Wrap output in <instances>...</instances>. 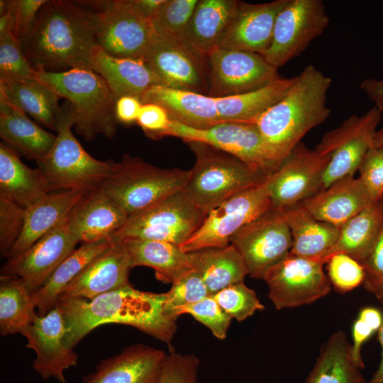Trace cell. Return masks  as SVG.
I'll return each instance as SVG.
<instances>
[{"instance_id":"1","label":"cell","mask_w":383,"mask_h":383,"mask_svg":"<svg viewBox=\"0 0 383 383\" xmlns=\"http://www.w3.org/2000/svg\"><path fill=\"white\" fill-rule=\"evenodd\" d=\"M165 293L143 292L131 284L92 299H60L67 329L66 343L74 348L89 332L108 323L133 326L167 343L177 330V318L165 312Z\"/></svg>"},{"instance_id":"2","label":"cell","mask_w":383,"mask_h":383,"mask_svg":"<svg viewBox=\"0 0 383 383\" xmlns=\"http://www.w3.org/2000/svg\"><path fill=\"white\" fill-rule=\"evenodd\" d=\"M96 45L95 12L79 3L47 0L22 48L35 70L62 72L89 69Z\"/></svg>"},{"instance_id":"3","label":"cell","mask_w":383,"mask_h":383,"mask_svg":"<svg viewBox=\"0 0 383 383\" xmlns=\"http://www.w3.org/2000/svg\"><path fill=\"white\" fill-rule=\"evenodd\" d=\"M331 83L330 77L309 65L294 77L284 96L252 122L281 162L329 117L326 96Z\"/></svg>"},{"instance_id":"4","label":"cell","mask_w":383,"mask_h":383,"mask_svg":"<svg viewBox=\"0 0 383 383\" xmlns=\"http://www.w3.org/2000/svg\"><path fill=\"white\" fill-rule=\"evenodd\" d=\"M37 79L69 101L76 133L86 141L99 134L114 137L116 98L106 81L90 69L73 68L62 72L38 70Z\"/></svg>"},{"instance_id":"5","label":"cell","mask_w":383,"mask_h":383,"mask_svg":"<svg viewBox=\"0 0 383 383\" xmlns=\"http://www.w3.org/2000/svg\"><path fill=\"white\" fill-rule=\"evenodd\" d=\"M69 101L61 106L55 141L48 155L36 161L54 190L87 194L99 190L111 175L113 160H99L90 155L74 137Z\"/></svg>"},{"instance_id":"6","label":"cell","mask_w":383,"mask_h":383,"mask_svg":"<svg viewBox=\"0 0 383 383\" xmlns=\"http://www.w3.org/2000/svg\"><path fill=\"white\" fill-rule=\"evenodd\" d=\"M187 143L194 152L196 161L183 190L206 214L224 199L262 183L269 177L209 145Z\"/></svg>"},{"instance_id":"7","label":"cell","mask_w":383,"mask_h":383,"mask_svg":"<svg viewBox=\"0 0 383 383\" xmlns=\"http://www.w3.org/2000/svg\"><path fill=\"white\" fill-rule=\"evenodd\" d=\"M190 170L162 169L125 154L101 189L129 217L187 184Z\"/></svg>"},{"instance_id":"8","label":"cell","mask_w":383,"mask_h":383,"mask_svg":"<svg viewBox=\"0 0 383 383\" xmlns=\"http://www.w3.org/2000/svg\"><path fill=\"white\" fill-rule=\"evenodd\" d=\"M267 179L211 208L198 229L179 245L180 249L190 252L228 245L238 231L272 209Z\"/></svg>"},{"instance_id":"9","label":"cell","mask_w":383,"mask_h":383,"mask_svg":"<svg viewBox=\"0 0 383 383\" xmlns=\"http://www.w3.org/2000/svg\"><path fill=\"white\" fill-rule=\"evenodd\" d=\"M206 215L181 189L130 216L112 238L155 240L179 246L198 229Z\"/></svg>"},{"instance_id":"10","label":"cell","mask_w":383,"mask_h":383,"mask_svg":"<svg viewBox=\"0 0 383 383\" xmlns=\"http://www.w3.org/2000/svg\"><path fill=\"white\" fill-rule=\"evenodd\" d=\"M165 136L209 145L267 176L274 173L282 163L252 123L226 122L208 129H196L171 120Z\"/></svg>"},{"instance_id":"11","label":"cell","mask_w":383,"mask_h":383,"mask_svg":"<svg viewBox=\"0 0 383 383\" xmlns=\"http://www.w3.org/2000/svg\"><path fill=\"white\" fill-rule=\"evenodd\" d=\"M321 0H288L275 20L271 43L263 57L278 69L299 56L328 27Z\"/></svg>"},{"instance_id":"12","label":"cell","mask_w":383,"mask_h":383,"mask_svg":"<svg viewBox=\"0 0 383 383\" xmlns=\"http://www.w3.org/2000/svg\"><path fill=\"white\" fill-rule=\"evenodd\" d=\"M382 116L374 106L362 116H350L323 136L314 148L320 153L331 155L323 179V190L337 180L354 177L365 154L374 145Z\"/></svg>"},{"instance_id":"13","label":"cell","mask_w":383,"mask_h":383,"mask_svg":"<svg viewBox=\"0 0 383 383\" xmlns=\"http://www.w3.org/2000/svg\"><path fill=\"white\" fill-rule=\"evenodd\" d=\"M331 159L300 142L267 179L272 208L282 211L301 204L323 190V179Z\"/></svg>"},{"instance_id":"14","label":"cell","mask_w":383,"mask_h":383,"mask_svg":"<svg viewBox=\"0 0 383 383\" xmlns=\"http://www.w3.org/2000/svg\"><path fill=\"white\" fill-rule=\"evenodd\" d=\"M82 2L97 9L99 46L117 57L144 60L155 33L150 21L140 16L128 0Z\"/></svg>"},{"instance_id":"15","label":"cell","mask_w":383,"mask_h":383,"mask_svg":"<svg viewBox=\"0 0 383 383\" xmlns=\"http://www.w3.org/2000/svg\"><path fill=\"white\" fill-rule=\"evenodd\" d=\"M324 265L321 260L289 252L270 267L262 279L274 307L279 310L308 305L328 294L332 286Z\"/></svg>"},{"instance_id":"16","label":"cell","mask_w":383,"mask_h":383,"mask_svg":"<svg viewBox=\"0 0 383 383\" xmlns=\"http://www.w3.org/2000/svg\"><path fill=\"white\" fill-rule=\"evenodd\" d=\"M207 60L208 95L213 98L255 91L280 77L278 69L255 52L216 48L207 55Z\"/></svg>"},{"instance_id":"17","label":"cell","mask_w":383,"mask_h":383,"mask_svg":"<svg viewBox=\"0 0 383 383\" xmlns=\"http://www.w3.org/2000/svg\"><path fill=\"white\" fill-rule=\"evenodd\" d=\"M248 274L263 279L265 272L290 252L292 238L282 213L272 208L244 226L231 239Z\"/></svg>"},{"instance_id":"18","label":"cell","mask_w":383,"mask_h":383,"mask_svg":"<svg viewBox=\"0 0 383 383\" xmlns=\"http://www.w3.org/2000/svg\"><path fill=\"white\" fill-rule=\"evenodd\" d=\"M144 60L162 86L208 95L207 57L196 53L184 42L155 35Z\"/></svg>"},{"instance_id":"19","label":"cell","mask_w":383,"mask_h":383,"mask_svg":"<svg viewBox=\"0 0 383 383\" xmlns=\"http://www.w3.org/2000/svg\"><path fill=\"white\" fill-rule=\"evenodd\" d=\"M67 333L58 305L44 316L36 314L20 332L28 340L26 347L35 353L33 369L44 380L54 377L60 383H67L65 371L77 365L78 355L67 345Z\"/></svg>"},{"instance_id":"20","label":"cell","mask_w":383,"mask_h":383,"mask_svg":"<svg viewBox=\"0 0 383 383\" xmlns=\"http://www.w3.org/2000/svg\"><path fill=\"white\" fill-rule=\"evenodd\" d=\"M79 243L70 228L67 216L23 253L6 260L1 269V276L20 277L32 292L36 291Z\"/></svg>"},{"instance_id":"21","label":"cell","mask_w":383,"mask_h":383,"mask_svg":"<svg viewBox=\"0 0 383 383\" xmlns=\"http://www.w3.org/2000/svg\"><path fill=\"white\" fill-rule=\"evenodd\" d=\"M288 0L251 4L238 1L218 48L264 55L269 48L277 15Z\"/></svg>"},{"instance_id":"22","label":"cell","mask_w":383,"mask_h":383,"mask_svg":"<svg viewBox=\"0 0 383 383\" xmlns=\"http://www.w3.org/2000/svg\"><path fill=\"white\" fill-rule=\"evenodd\" d=\"M129 256L120 240L96 256L60 294L59 299L90 300L104 293L131 284Z\"/></svg>"},{"instance_id":"23","label":"cell","mask_w":383,"mask_h":383,"mask_svg":"<svg viewBox=\"0 0 383 383\" xmlns=\"http://www.w3.org/2000/svg\"><path fill=\"white\" fill-rule=\"evenodd\" d=\"M167 353L136 344L102 360L82 383H157Z\"/></svg>"},{"instance_id":"24","label":"cell","mask_w":383,"mask_h":383,"mask_svg":"<svg viewBox=\"0 0 383 383\" xmlns=\"http://www.w3.org/2000/svg\"><path fill=\"white\" fill-rule=\"evenodd\" d=\"M128 215L101 189L84 194L68 215L71 231L79 243L112 238Z\"/></svg>"},{"instance_id":"25","label":"cell","mask_w":383,"mask_h":383,"mask_svg":"<svg viewBox=\"0 0 383 383\" xmlns=\"http://www.w3.org/2000/svg\"><path fill=\"white\" fill-rule=\"evenodd\" d=\"M372 203L360 179L347 177L301 204L317 220L340 228Z\"/></svg>"},{"instance_id":"26","label":"cell","mask_w":383,"mask_h":383,"mask_svg":"<svg viewBox=\"0 0 383 383\" xmlns=\"http://www.w3.org/2000/svg\"><path fill=\"white\" fill-rule=\"evenodd\" d=\"M140 101L162 106L171 120L192 128L208 129L221 123L216 98L206 94L154 85L143 93Z\"/></svg>"},{"instance_id":"27","label":"cell","mask_w":383,"mask_h":383,"mask_svg":"<svg viewBox=\"0 0 383 383\" xmlns=\"http://www.w3.org/2000/svg\"><path fill=\"white\" fill-rule=\"evenodd\" d=\"M89 69L106 81L116 99L126 95L135 96L140 99L148 88L162 85L144 60L117 57L98 45L91 54Z\"/></svg>"},{"instance_id":"28","label":"cell","mask_w":383,"mask_h":383,"mask_svg":"<svg viewBox=\"0 0 383 383\" xmlns=\"http://www.w3.org/2000/svg\"><path fill=\"white\" fill-rule=\"evenodd\" d=\"M84 194L76 191L50 193L26 209L23 231L6 258L18 256L58 226Z\"/></svg>"},{"instance_id":"29","label":"cell","mask_w":383,"mask_h":383,"mask_svg":"<svg viewBox=\"0 0 383 383\" xmlns=\"http://www.w3.org/2000/svg\"><path fill=\"white\" fill-rule=\"evenodd\" d=\"M53 191L38 167L30 168L12 148L0 143V194L27 209Z\"/></svg>"},{"instance_id":"30","label":"cell","mask_w":383,"mask_h":383,"mask_svg":"<svg viewBox=\"0 0 383 383\" xmlns=\"http://www.w3.org/2000/svg\"><path fill=\"white\" fill-rule=\"evenodd\" d=\"M0 137L18 155L38 161L51 150L56 135L48 132L28 115L0 96Z\"/></svg>"},{"instance_id":"31","label":"cell","mask_w":383,"mask_h":383,"mask_svg":"<svg viewBox=\"0 0 383 383\" xmlns=\"http://www.w3.org/2000/svg\"><path fill=\"white\" fill-rule=\"evenodd\" d=\"M238 1L199 0L183 42L196 53L207 57L218 47L233 17Z\"/></svg>"},{"instance_id":"32","label":"cell","mask_w":383,"mask_h":383,"mask_svg":"<svg viewBox=\"0 0 383 383\" xmlns=\"http://www.w3.org/2000/svg\"><path fill=\"white\" fill-rule=\"evenodd\" d=\"M280 212L292 238L290 252L324 262L327 254L338 240L340 228L317 220L301 204Z\"/></svg>"},{"instance_id":"33","label":"cell","mask_w":383,"mask_h":383,"mask_svg":"<svg viewBox=\"0 0 383 383\" xmlns=\"http://www.w3.org/2000/svg\"><path fill=\"white\" fill-rule=\"evenodd\" d=\"M0 96L44 126L57 132L61 98L38 79H1Z\"/></svg>"},{"instance_id":"34","label":"cell","mask_w":383,"mask_h":383,"mask_svg":"<svg viewBox=\"0 0 383 383\" xmlns=\"http://www.w3.org/2000/svg\"><path fill=\"white\" fill-rule=\"evenodd\" d=\"M120 240L129 256L131 268L146 266L154 270L156 278L172 283L179 275L192 269L189 252L179 245L155 240L123 238Z\"/></svg>"},{"instance_id":"35","label":"cell","mask_w":383,"mask_h":383,"mask_svg":"<svg viewBox=\"0 0 383 383\" xmlns=\"http://www.w3.org/2000/svg\"><path fill=\"white\" fill-rule=\"evenodd\" d=\"M113 242V238L82 243L56 268L47 282L32 292L39 316H44L58 303L60 294L84 268Z\"/></svg>"},{"instance_id":"36","label":"cell","mask_w":383,"mask_h":383,"mask_svg":"<svg viewBox=\"0 0 383 383\" xmlns=\"http://www.w3.org/2000/svg\"><path fill=\"white\" fill-rule=\"evenodd\" d=\"M351 344L343 331H337L323 344L304 383H367L353 360Z\"/></svg>"},{"instance_id":"37","label":"cell","mask_w":383,"mask_h":383,"mask_svg":"<svg viewBox=\"0 0 383 383\" xmlns=\"http://www.w3.org/2000/svg\"><path fill=\"white\" fill-rule=\"evenodd\" d=\"M192 269L201 276L211 296L243 282L248 272L243 260L231 244L189 252Z\"/></svg>"},{"instance_id":"38","label":"cell","mask_w":383,"mask_h":383,"mask_svg":"<svg viewBox=\"0 0 383 383\" xmlns=\"http://www.w3.org/2000/svg\"><path fill=\"white\" fill-rule=\"evenodd\" d=\"M383 230V208L380 201L350 218L340 227L338 240L327 254H346L360 263L367 257Z\"/></svg>"},{"instance_id":"39","label":"cell","mask_w":383,"mask_h":383,"mask_svg":"<svg viewBox=\"0 0 383 383\" xmlns=\"http://www.w3.org/2000/svg\"><path fill=\"white\" fill-rule=\"evenodd\" d=\"M294 77H280L255 91L228 97L216 98L221 123H252L270 107L279 101L291 87Z\"/></svg>"},{"instance_id":"40","label":"cell","mask_w":383,"mask_h":383,"mask_svg":"<svg viewBox=\"0 0 383 383\" xmlns=\"http://www.w3.org/2000/svg\"><path fill=\"white\" fill-rule=\"evenodd\" d=\"M32 292L15 276L0 277V333L16 334L30 324L36 313Z\"/></svg>"},{"instance_id":"41","label":"cell","mask_w":383,"mask_h":383,"mask_svg":"<svg viewBox=\"0 0 383 383\" xmlns=\"http://www.w3.org/2000/svg\"><path fill=\"white\" fill-rule=\"evenodd\" d=\"M199 0H165L150 21L155 35L182 41Z\"/></svg>"},{"instance_id":"42","label":"cell","mask_w":383,"mask_h":383,"mask_svg":"<svg viewBox=\"0 0 383 383\" xmlns=\"http://www.w3.org/2000/svg\"><path fill=\"white\" fill-rule=\"evenodd\" d=\"M212 296L229 316L239 322L265 309L255 291L243 281L232 284Z\"/></svg>"},{"instance_id":"43","label":"cell","mask_w":383,"mask_h":383,"mask_svg":"<svg viewBox=\"0 0 383 383\" xmlns=\"http://www.w3.org/2000/svg\"><path fill=\"white\" fill-rule=\"evenodd\" d=\"M35 70L12 30L0 36V80L37 79Z\"/></svg>"},{"instance_id":"44","label":"cell","mask_w":383,"mask_h":383,"mask_svg":"<svg viewBox=\"0 0 383 383\" xmlns=\"http://www.w3.org/2000/svg\"><path fill=\"white\" fill-rule=\"evenodd\" d=\"M209 296V292L201 276L192 269L172 282L170 289L165 293V312L172 316L171 313L174 309L198 302Z\"/></svg>"},{"instance_id":"45","label":"cell","mask_w":383,"mask_h":383,"mask_svg":"<svg viewBox=\"0 0 383 383\" xmlns=\"http://www.w3.org/2000/svg\"><path fill=\"white\" fill-rule=\"evenodd\" d=\"M188 313L206 326L212 334L220 340L226 338L232 318L219 306L212 296L191 304L174 309L171 316L177 318L179 315Z\"/></svg>"},{"instance_id":"46","label":"cell","mask_w":383,"mask_h":383,"mask_svg":"<svg viewBox=\"0 0 383 383\" xmlns=\"http://www.w3.org/2000/svg\"><path fill=\"white\" fill-rule=\"evenodd\" d=\"M327 276L331 286L340 293H346L363 284L366 272L362 265L344 253L329 257L326 262Z\"/></svg>"},{"instance_id":"47","label":"cell","mask_w":383,"mask_h":383,"mask_svg":"<svg viewBox=\"0 0 383 383\" xmlns=\"http://www.w3.org/2000/svg\"><path fill=\"white\" fill-rule=\"evenodd\" d=\"M26 209L0 194V252L6 257L23 231Z\"/></svg>"},{"instance_id":"48","label":"cell","mask_w":383,"mask_h":383,"mask_svg":"<svg viewBox=\"0 0 383 383\" xmlns=\"http://www.w3.org/2000/svg\"><path fill=\"white\" fill-rule=\"evenodd\" d=\"M199 360L194 354L170 350L165 358L157 383H199Z\"/></svg>"},{"instance_id":"49","label":"cell","mask_w":383,"mask_h":383,"mask_svg":"<svg viewBox=\"0 0 383 383\" xmlns=\"http://www.w3.org/2000/svg\"><path fill=\"white\" fill-rule=\"evenodd\" d=\"M359 178L374 202L383 198V148L373 145L363 157Z\"/></svg>"},{"instance_id":"50","label":"cell","mask_w":383,"mask_h":383,"mask_svg":"<svg viewBox=\"0 0 383 383\" xmlns=\"http://www.w3.org/2000/svg\"><path fill=\"white\" fill-rule=\"evenodd\" d=\"M46 1L9 0L13 33L21 45L33 29L38 14Z\"/></svg>"},{"instance_id":"51","label":"cell","mask_w":383,"mask_h":383,"mask_svg":"<svg viewBox=\"0 0 383 383\" xmlns=\"http://www.w3.org/2000/svg\"><path fill=\"white\" fill-rule=\"evenodd\" d=\"M170 122L165 109L155 104L146 103L142 104L136 123L148 137L157 140L165 136Z\"/></svg>"},{"instance_id":"52","label":"cell","mask_w":383,"mask_h":383,"mask_svg":"<svg viewBox=\"0 0 383 383\" xmlns=\"http://www.w3.org/2000/svg\"><path fill=\"white\" fill-rule=\"evenodd\" d=\"M142 104L140 99L135 96L126 95L118 98L115 104L116 121L127 126L136 123Z\"/></svg>"},{"instance_id":"53","label":"cell","mask_w":383,"mask_h":383,"mask_svg":"<svg viewBox=\"0 0 383 383\" xmlns=\"http://www.w3.org/2000/svg\"><path fill=\"white\" fill-rule=\"evenodd\" d=\"M367 279L383 282V230L372 251L361 262Z\"/></svg>"},{"instance_id":"54","label":"cell","mask_w":383,"mask_h":383,"mask_svg":"<svg viewBox=\"0 0 383 383\" xmlns=\"http://www.w3.org/2000/svg\"><path fill=\"white\" fill-rule=\"evenodd\" d=\"M375 332L365 323L357 318L352 326L353 343L351 345V356L354 362L361 370L365 367L361 355V349L363 343L367 340Z\"/></svg>"},{"instance_id":"55","label":"cell","mask_w":383,"mask_h":383,"mask_svg":"<svg viewBox=\"0 0 383 383\" xmlns=\"http://www.w3.org/2000/svg\"><path fill=\"white\" fill-rule=\"evenodd\" d=\"M365 289L372 294L383 306V282L365 278L362 284ZM378 338L381 345V359L377 370L368 383H383V323L378 331Z\"/></svg>"},{"instance_id":"56","label":"cell","mask_w":383,"mask_h":383,"mask_svg":"<svg viewBox=\"0 0 383 383\" xmlns=\"http://www.w3.org/2000/svg\"><path fill=\"white\" fill-rule=\"evenodd\" d=\"M360 88L383 115V79L366 78L360 83Z\"/></svg>"},{"instance_id":"57","label":"cell","mask_w":383,"mask_h":383,"mask_svg":"<svg viewBox=\"0 0 383 383\" xmlns=\"http://www.w3.org/2000/svg\"><path fill=\"white\" fill-rule=\"evenodd\" d=\"M133 9L143 18L151 21L165 0H128Z\"/></svg>"},{"instance_id":"58","label":"cell","mask_w":383,"mask_h":383,"mask_svg":"<svg viewBox=\"0 0 383 383\" xmlns=\"http://www.w3.org/2000/svg\"><path fill=\"white\" fill-rule=\"evenodd\" d=\"M357 318L365 323L374 332L379 331L383 323V316L381 311L378 309L372 306L362 308L358 313Z\"/></svg>"},{"instance_id":"59","label":"cell","mask_w":383,"mask_h":383,"mask_svg":"<svg viewBox=\"0 0 383 383\" xmlns=\"http://www.w3.org/2000/svg\"><path fill=\"white\" fill-rule=\"evenodd\" d=\"M374 145L378 148H383V126L377 130L374 136Z\"/></svg>"},{"instance_id":"60","label":"cell","mask_w":383,"mask_h":383,"mask_svg":"<svg viewBox=\"0 0 383 383\" xmlns=\"http://www.w3.org/2000/svg\"><path fill=\"white\" fill-rule=\"evenodd\" d=\"M379 201L382 203V208H383V198Z\"/></svg>"}]
</instances>
